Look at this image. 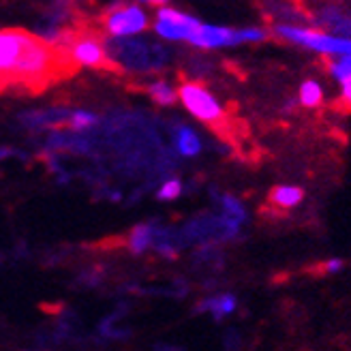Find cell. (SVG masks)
<instances>
[{"label": "cell", "mask_w": 351, "mask_h": 351, "mask_svg": "<svg viewBox=\"0 0 351 351\" xmlns=\"http://www.w3.org/2000/svg\"><path fill=\"white\" fill-rule=\"evenodd\" d=\"M197 26H199L197 17L186 15L178 9L161 7L156 11L154 32H156V37H161L165 41H189V37Z\"/></svg>", "instance_id": "obj_8"}, {"label": "cell", "mask_w": 351, "mask_h": 351, "mask_svg": "<svg viewBox=\"0 0 351 351\" xmlns=\"http://www.w3.org/2000/svg\"><path fill=\"white\" fill-rule=\"evenodd\" d=\"M26 39H28V30L22 28L0 30V90H9L11 88Z\"/></svg>", "instance_id": "obj_7"}, {"label": "cell", "mask_w": 351, "mask_h": 351, "mask_svg": "<svg viewBox=\"0 0 351 351\" xmlns=\"http://www.w3.org/2000/svg\"><path fill=\"white\" fill-rule=\"evenodd\" d=\"M142 3H150V5H165L169 0H142Z\"/></svg>", "instance_id": "obj_22"}, {"label": "cell", "mask_w": 351, "mask_h": 351, "mask_svg": "<svg viewBox=\"0 0 351 351\" xmlns=\"http://www.w3.org/2000/svg\"><path fill=\"white\" fill-rule=\"evenodd\" d=\"M11 156H17V150L9 148V146H0V163L11 159Z\"/></svg>", "instance_id": "obj_21"}, {"label": "cell", "mask_w": 351, "mask_h": 351, "mask_svg": "<svg viewBox=\"0 0 351 351\" xmlns=\"http://www.w3.org/2000/svg\"><path fill=\"white\" fill-rule=\"evenodd\" d=\"M274 37H278L280 41L306 47L311 51H317V54L328 56V58L351 54V39L349 37H339V34H332L328 30L293 26V24H276L274 26Z\"/></svg>", "instance_id": "obj_2"}, {"label": "cell", "mask_w": 351, "mask_h": 351, "mask_svg": "<svg viewBox=\"0 0 351 351\" xmlns=\"http://www.w3.org/2000/svg\"><path fill=\"white\" fill-rule=\"evenodd\" d=\"M99 125V118L97 114L93 112H88V110H71V118H69V127L66 129H71V131H90Z\"/></svg>", "instance_id": "obj_18"}, {"label": "cell", "mask_w": 351, "mask_h": 351, "mask_svg": "<svg viewBox=\"0 0 351 351\" xmlns=\"http://www.w3.org/2000/svg\"><path fill=\"white\" fill-rule=\"evenodd\" d=\"M219 208H221V215H225L227 219H232L236 223H244L247 221V210H244V204L234 197L232 193H223V195H217Z\"/></svg>", "instance_id": "obj_16"}, {"label": "cell", "mask_w": 351, "mask_h": 351, "mask_svg": "<svg viewBox=\"0 0 351 351\" xmlns=\"http://www.w3.org/2000/svg\"><path fill=\"white\" fill-rule=\"evenodd\" d=\"M148 97L156 103V105H163V108H167V105L176 103V99H178V93H176V88L167 82H152L148 88H146Z\"/></svg>", "instance_id": "obj_17"}, {"label": "cell", "mask_w": 351, "mask_h": 351, "mask_svg": "<svg viewBox=\"0 0 351 351\" xmlns=\"http://www.w3.org/2000/svg\"><path fill=\"white\" fill-rule=\"evenodd\" d=\"M178 97L191 116H195L197 120L206 122V125L215 127V129L225 127L227 114L223 110V105L206 86H202L197 82H182Z\"/></svg>", "instance_id": "obj_4"}, {"label": "cell", "mask_w": 351, "mask_h": 351, "mask_svg": "<svg viewBox=\"0 0 351 351\" xmlns=\"http://www.w3.org/2000/svg\"><path fill=\"white\" fill-rule=\"evenodd\" d=\"M146 28H148V15L139 5H122V0H116L103 15V30L112 39L135 37V34L144 32Z\"/></svg>", "instance_id": "obj_6"}, {"label": "cell", "mask_w": 351, "mask_h": 351, "mask_svg": "<svg viewBox=\"0 0 351 351\" xmlns=\"http://www.w3.org/2000/svg\"><path fill=\"white\" fill-rule=\"evenodd\" d=\"M268 39V32L257 26L249 28H227V26H213L202 24L193 30L186 43L199 49H217V47H234L242 43H263Z\"/></svg>", "instance_id": "obj_3"}, {"label": "cell", "mask_w": 351, "mask_h": 351, "mask_svg": "<svg viewBox=\"0 0 351 351\" xmlns=\"http://www.w3.org/2000/svg\"><path fill=\"white\" fill-rule=\"evenodd\" d=\"M302 199H304V191L300 186H293V184L274 186L272 193H270V204L276 206V208H283V210L295 208Z\"/></svg>", "instance_id": "obj_14"}, {"label": "cell", "mask_w": 351, "mask_h": 351, "mask_svg": "<svg viewBox=\"0 0 351 351\" xmlns=\"http://www.w3.org/2000/svg\"><path fill=\"white\" fill-rule=\"evenodd\" d=\"M298 101H300L302 108L315 110L324 103V86L317 80H304L300 84V90H298Z\"/></svg>", "instance_id": "obj_15"}, {"label": "cell", "mask_w": 351, "mask_h": 351, "mask_svg": "<svg viewBox=\"0 0 351 351\" xmlns=\"http://www.w3.org/2000/svg\"><path fill=\"white\" fill-rule=\"evenodd\" d=\"M156 230L159 227H154V225H135L133 230L129 232L125 244H127V249L135 255H142L146 253L148 249H152V244H154V236H156Z\"/></svg>", "instance_id": "obj_12"}, {"label": "cell", "mask_w": 351, "mask_h": 351, "mask_svg": "<svg viewBox=\"0 0 351 351\" xmlns=\"http://www.w3.org/2000/svg\"><path fill=\"white\" fill-rule=\"evenodd\" d=\"M180 193H182V182L176 180V178H169L159 186V191H156V197H159L161 202H173V199L180 197Z\"/></svg>", "instance_id": "obj_19"}, {"label": "cell", "mask_w": 351, "mask_h": 351, "mask_svg": "<svg viewBox=\"0 0 351 351\" xmlns=\"http://www.w3.org/2000/svg\"><path fill=\"white\" fill-rule=\"evenodd\" d=\"M328 32L332 34H339V37H349L351 39V15L343 13L341 9L335 7H326L319 13V20H317Z\"/></svg>", "instance_id": "obj_11"}, {"label": "cell", "mask_w": 351, "mask_h": 351, "mask_svg": "<svg viewBox=\"0 0 351 351\" xmlns=\"http://www.w3.org/2000/svg\"><path fill=\"white\" fill-rule=\"evenodd\" d=\"M71 110L66 108H47V110H32L20 116L22 125L30 131H45V129H60L69 127Z\"/></svg>", "instance_id": "obj_9"}, {"label": "cell", "mask_w": 351, "mask_h": 351, "mask_svg": "<svg viewBox=\"0 0 351 351\" xmlns=\"http://www.w3.org/2000/svg\"><path fill=\"white\" fill-rule=\"evenodd\" d=\"M173 146L180 156H184V159H193V156H197L202 152V139L191 127L178 125L173 131Z\"/></svg>", "instance_id": "obj_10"}, {"label": "cell", "mask_w": 351, "mask_h": 351, "mask_svg": "<svg viewBox=\"0 0 351 351\" xmlns=\"http://www.w3.org/2000/svg\"><path fill=\"white\" fill-rule=\"evenodd\" d=\"M240 223L227 219L225 215H204L186 225V230L182 232V240L199 244L227 242L240 234Z\"/></svg>", "instance_id": "obj_5"}, {"label": "cell", "mask_w": 351, "mask_h": 351, "mask_svg": "<svg viewBox=\"0 0 351 351\" xmlns=\"http://www.w3.org/2000/svg\"><path fill=\"white\" fill-rule=\"evenodd\" d=\"M238 308V300L234 293H219L213 298H206V300L199 304V311H206L213 315L215 319H223L227 315L236 313Z\"/></svg>", "instance_id": "obj_13"}, {"label": "cell", "mask_w": 351, "mask_h": 351, "mask_svg": "<svg viewBox=\"0 0 351 351\" xmlns=\"http://www.w3.org/2000/svg\"><path fill=\"white\" fill-rule=\"evenodd\" d=\"M108 54L116 66V71H135V73H150L159 71L167 62L169 51L161 43L139 41L131 37H120L105 41Z\"/></svg>", "instance_id": "obj_1"}, {"label": "cell", "mask_w": 351, "mask_h": 351, "mask_svg": "<svg viewBox=\"0 0 351 351\" xmlns=\"http://www.w3.org/2000/svg\"><path fill=\"white\" fill-rule=\"evenodd\" d=\"M322 268H324V272H328V274H337V272H341V270L345 268V263H343V259H339V257H330Z\"/></svg>", "instance_id": "obj_20"}]
</instances>
